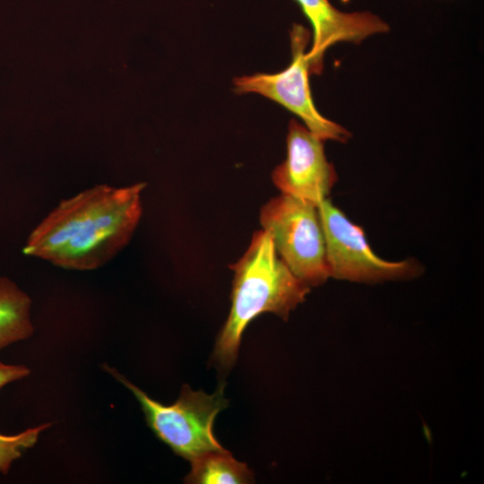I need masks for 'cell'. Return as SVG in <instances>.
<instances>
[{
    "label": "cell",
    "instance_id": "2",
    "mask_svg": "<svg viewBox=\"0 0 484 484\" xmlns=\"http://www.w3.org/2000/svg\"><path fill=\"white\" fill-rule=\"evenodd\" d=\"M229 267L234 272L231 307L213 350L214 360L224 368L235 363L242 335L255 317L272 313L286 320L310 290L281 259L263 229L253 234L244 255Z\"/></svg>",
    "mask_w": 484,
    "mask_h": 484
},
{
    "label": "cell",
    "instance_id": "5",
    "mask_svg": "<svg viewBox=\"0 0 484 484\" xmlns=\"http://www.w3.org/2000/svg\"><path fill=\"white\" fill-rule=\"evenodd\" d=\"M291 62L275 73H256L235 77L237 94L257 93L270 99L298 117L322 140L346 143L351 134L341 125L324 117L315 108L309 86V64L305 52L310 32L294 23L290 32Z\"/></svg>",
    "mask_w": 484,
    "mask_h": 484
},
{
    "label": "cell",
    "instance_id": "4",
    "mask_svg": "<svg viewBox=\"0 0 484 484\" xmlns=\"http://www.w3.org/2000/svg\"><path fill=\"white\" fill-rule=\"evenodd\" d=\"M262 229L289 269L309 287L330 277L318 204L281 194L261 208Z\"/></svg>",
    "mask_w": 484,
    "mask_h": 484
},
{
    "label": "cell",
    "instance_id": "1",
    "mask_svg": "<svg viewBox=\"0 0 484 484\" xmlns=\"http://www.w3.org/2000/svg\"><path fill=\"white\" fill-rule=\"evenodd\" d=\"M145 186L101 184L60 201L30 232L23 254L66 270L103 266L133 237L143 214Z\"/></svg>",
    "mask_w": 484,
    "mask_h": 484
},
{
    "label": "cell",
    "instance_id": "8",
    "mask_svg": "<svg viewBox=\"0 0 484 484\" xmlns=\"http://www.w3.org/2000/svg\"><path fill=\"white\" fill-rule=\"evenodd\" d=\"M309 21L313 43L307 53L311 74H320L325 51L339 42L359 44L369 36L385 33L389 25L368 11L346 13L329 0H293Z\"/></svg>",
    "mask_w": 484,
    "mask_h": 484
},
{
    "label": "cell",
    "instance_id": "7",
    "mask_svg": "<svg viewBox=\"0 0 484 484\" xmlns=\"http://www.w3.org/2000/svg\"><path fill=\"white\" fill-rule=\"evenodd\" d=\"M324 142L296 119L290 121L286 159L271 176L281 194L316 204L327 199L338 176L326 159Z\"/></svg>",
    "mask_w": 484,
    "mask_h": 484
},
{
    "label": "cell",
    "instance_id": "12",
    "mask_svg": "<svg viewBox=\"0 0 484 484\" xmlns=\"http://www.w3.org/2000/svg\"><path fill=\"white\" fill-rule=\"evenodd\" d=\"M30 374L24 365L5 364L0 360V390L6 385L19 381Z\"/></svg>",
    "mask_w": 484,
    "mask_h": 484
},
{
    "label": "cell",
    "instance_id": "6",
    "mask_svg": "<svg viewBox=\"0 0 484 484\" xmlns=\"http://www.w3.org/2000/svg\"><path fill=\"white\" fill-rule=\"evenodd\" d=\"M330 277L360 282L408 279L422 271L414 259L390 262L370 248L363 229L328 199L318 203Z\"/></svg>",
    "mask_w": 484,
    "mask_h": 484
},
{
    "label": "cell",
    "instance_id": "10",
    "mask_svg": "<svg viewBox=\"0 0 484 484\" xmlns=\"http://www.w3.org/2000/svg\"><path fill=\"white\" fill-rule=\"evenodd\" d=\"M191 462V471L185 478L192 484H246L254 482L252 471L234 459L227 450L214 451Z\"/></svg>",
    "mask_w": 484,
    "mask_h": 484
},
{
    "label": "cell",
    "instance_id": "3",
    "mask_svg": "<svg viewBox=\"0 0 484 484\" xmlns=\"http://www.w3.org/2000/svg\"><path fill=\"white\" fill-rule=\"evenodd\" d=\"M101 367L131 391L141 405L148 427L177 455L192 461L204 454L224 450L213 433L217 415L228 406L224 385L212 394L193 391L185 385L177 400L165 405L151 398L115 367L106 363Z\"/></svg>",
    "mask_w": 484,
    "mask_h": 484
},
{
    "label": "cell",
    "instance_id": "9",
    "mask_svg": "<svg viewBox=\"0 0 484 484\" xmlns=\"http://www.w3.org/2000/svg\"><path fill=\"white\" fill-rule=\"evenodd\" d=\"M30 308L29 295L11 279L0 276V350L33 334Z\"/></svg>",
    "mask_w": 484,
    "mask_h": 484
},
{
    "label": "cell",
    "instance_id": "11",
    "mask_svg": "<svg viewBox=\"0 0 484 484\" xmlns=\"http://www.w3.org/2000/svg\"><path fill=\"white\" fill-rule=\"evenodd\" d=\"M51 426V422H47L15 435L0 434V473L8 474L13 463L33 447L39 434Z\"/></svg>",
    "mask_w": 484,
    "mask_h": 484
}]
</instances>
